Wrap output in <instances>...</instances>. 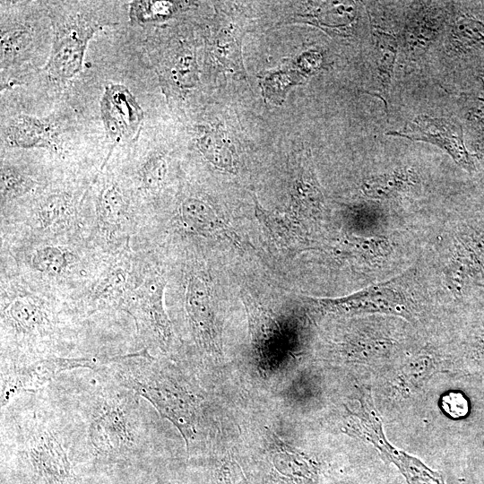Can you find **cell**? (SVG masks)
I'll use <instances>...</instances> for the list:
<instances>
[{
  "label": "cell",
  "instance_id": "26",
  "mask_svg": "<svg viewBox=\"0 0 484 484\" xmlns=\"http://www.w3.org/2000/svg\"><path fill=\"white\" fill-rule=\"evenodd\" d=\"M467 119L476 156L484 160V106L471 108Z\"/></svg>",
  "mask_w": 484,
  "mask_h": 484
},
{
  "label": "cell",
  "instance_id": "12",
  "mask_svg": "<svg viewBox=\"0 0 484 484\" xmlns=\"http://www.w3.org/2000/svg\"><path fill=\"white\" fill-rule=\"evenodd\" d=\"M179 214L183 223L197 234L228 238L236 245L238 244L234 231L206 201L188 197L182 202Z\"/></svg>",
  "mask_w": 484,
  "mask_h": 484
},
{
  "label": "cell",
  "instance_id": "9",
  "mask_svg": "<svg viewBox=\"0 0 484 484\" xmlns=\"http://www.w3.org/2000/svg\"><path fill=\"white\" fill-rule=\"evenodd\" d=\"M313 302L322 312L339 315L384 313L407 316L410 314L408 300L394 282L369 287L346 297L313 299Z\"/></svg>",
  "mask_w": 484,
  "mask_h": 484
},
{
  "label": "cell",
  "instance_id": "11",
  "mask_svg": "<svg viewBox=\"0 0 484 484\" xmlns=\"http://www.w3.org/2000/svg\"><path fill=\"white\" fill-rule=\"evenodd\" d=\"M57 134L49 119L28 115L12 117L3 133L5 144L17 148L51 147L56 144Z\"/></svg>",
  "mask_w": 484,
  "mask_h": 484
},
{
  "label": "cell",
  "instance_id": "28",
  "mask_svg": "<svg viewBox=\"0 0 484 484\" xmlns=\"http://www.w3.org/2000/svg\"><path fill=\"white\" fill-rule=\"evenodd\" d=\"M443 408L453 417L463 416L467 411V402L460 393H452L443 398Z\"/></svg>",
  "mask_w": 484,
  "mask_h": 484
},
{
  "label": "cell",
  "instance_id": "14",
  "mask_svg": "<svg viewBox=\"0 0 484 484\" xmlns=\"http://www.w3.org/2000/svg\"><path fill=\"white\" fill-rule=\"evenodd\" d=\"M396 39L386 32H375V84L370 93L381 98L385 103L388 97L389 86L393 65L397 55Z\"/></svg>",
  "mask_w": 484,
  "mask_h": 484
},
{
  "label": "cell",
  "instance_id": "24",
  "mask_svg": "<svg viewBox=\"0 0 484 484\" xmlns=\"http://www.w3.org/2000/svg\"><path fill=\"white\" fill-rule=\"evenodd\" d=\"M31 34L26 28L18 27L9 30L2 29L1 32V60L4 61L16 56L29 45Z\"/></svg>",
  "mask_w": 484,
  "mask_h": 484
},
{
  "label": "cell",
  "instance_id": "13",
  "mask_svg": "<svg viewBox=\"0 0 484 484\" xmlns=\"http://www.w3.org/2000/svg\"><path fill=\"white\" fill-rule=\"evenodd\" d=\"M130 268L129 260L125 256L110 264L91 294L89 312L124 305L123 298L130 282Z\"/></svg>",
  "mask_w": 484,
  "mask_h": 484
},
{
  "label": "cell",
  "instance_id": "19",
  "mask_svg": "<svg viewBox=\"0 0 484 484\" xmlns=\"http://www.w3.org/2000/svg\"><path fill=\"white\" fill-rule=\"evenodd\" d=\"M197 147L206 160L215 167L234 172L236 161L234 151L218 134L207 132L197 139Z\"/></svg>",
  "mask_w": 484,
  "mask_h": 484
},
{
  "label": "cell",
  "instance_id": "22",
  "mask_svg": "<svg viewBox=\"0 0 484 484\" xmlns=\"http://www.w3.org/2000/svg\"><path fill=\"white\" fill-rule=\"evenodd\" d=\"M35 186V181L19 169L11 165L1 167L2 202L22 196Z\"/></svg>",
  "mask_w": 484,
  "mask_h": 484
},
{
  "label": "cell",
  "instance_id": "6",
  "mask_svg": "<svg viewBox=\"0 0 484 484\" xmlns=\"http://www.w3.org/2000/svg\"><path fill=\"white\" fill-rule=\"evenodd\" d=\"M166 281L160 276L147 280L140 293L125 307L134 318L139 334L145 341L169 352L173 344L172 325L164 307ZM149 350V347H148Z\"/></svg>",
  "mask_w": 484,
  "mask_h": 484
},
{
  "label": "cell",
  "instance_id": "17",
  "mask_svg": "<svg viewBox=\"0 0 484 484\" xmlns=\"http://www.w3.org/2000/svg\"><path fill=\"white\" fill-rule=\"evenodd\" d=\"M255 212L259 220L279 245L290 247L305 241L299 229L289 219L263 208L259 203L255 205Z\"/></svg>",
  "mask_w": 484,
  "mask_h": 484
},
{
  "label": "cell",
  "instance_id": "15",
  "mask_svg": "<svg viewBox=\"0 0 484 484\" xmlns=\"http://www.w3.org/2000/svg\"><path fill=\"white\" fill-rule=\"evenodd\" d=\"M128 203L125 192L116 183H108L97 197V215L101 227L112 231L125 220Z\"/></svg>",
  "mask_w": 484,
  "mask_h": 484
},
{
  "label": "cell",
  "instance_id": "20",
  "mask_svg": "<svg viewBox=\"0 0 484 484\" xmlns=\"http://www.w3.org/2000/svg\"><path fill=\"white\" fill-rule=\"evenodd\" d=\"M293 202L303 213L315 215L321 212L323 195L310 170H304L292 187Z\"/></svg>",
  "mask_w": 484,
  "mask_h": 484
},
{
  "label": "cell",
  "instance_id": "4",
  "mask_svg": "<svg viewBox=\"0 0 484 484\" xmlns=\"http://www.w3.org/2000/svg\"><path fill=\"white\" fill-rule=\"evenodd\" d=\"M360 404L359 411L350 417L347 424L350 433L371 443L399 469L409 484H445L438 472L388 442L370 393L363 395Z\"/></svg>",
  "mask_w": 484,
  "mask_h": 484
},
{
  "label": "cell",
  "instance_id": "21",
  "mask_svg": "<svg viewBox=\"0 0 484 484\" xmlns=\"http://www.w3.org/2000/svg\"><path fill=\"white\" fill-rule=\"evenodd\" d=\"M74 261V256L67 249L56 246L37 248L31 258L32 267L38 272L56 276L61 275Z\"/></svg>",
  "mask_w": 484,
  "mask_h": 484
},
{
  "label": "cell",
  "instance_id": "2",
  "mask_svg": "<svg viewBox=\"0 0 484 484\" xmlns=\"http://www.w3.org/2000/svg\"><path fill=\"white\" fill-rule=\"evenodd\" d=\"M102 367L171 422L188 450L199 445L203 430V398L181 370L146 349L109 356Z\"/></svg>",
  "mask_w": 484,
  "mask_h": 484
},
{
  "label": "cell",
  "instance_id": "18",
  "mask_svg": "<svg viewBox=\"0 0 484 484\" xmlns=\"http://www.w3.org/2000/svg\"><path fill=\"white\" fill-rule=\"evenodd\" d=\"M412 183L409 172L394 170L366 178L361 192L369 198L385 199L406 190Z\"/></svg>",
  "mask_w": 484,
  "mask_h": 484
},
{
  "label": "cell",
  "instance_id": "7",
  "mask_svg": "<svg viewBox=\"0 0 484 484\" xmlns=\"http://www.w3.org/2000/svg\"><path fill=\"white\" fill-rule=\"evenodd\" d=\"M193 338L204 354L215 359L221 355V340L209 283L202 273L189 276L185 302Z\"/></svg>",
  "mask_w": 484,
  "mask_h": 484
},
{
  "label": "cell",
  "instance_id": "1",
  "mask_svg": "<svg viewBox=\"0 0 484 484\" xmlns=\"http://www.w3.org/2000/svg\"><path fill=\"white\" fill-rule=\"evenodd\" d=\"M45 389L68 435L73 460L100 465L128 462L152 445L143 398L102 365L65 371Z\"/></svg>",
  "mask_w": 484,
  "mask_h": 484
},
{
  "label": "cell",
  "instance_id": "8",
  "mask_svg": "<svg viewBox=\"0 0 484 484\" xmlns=\"http://www.w3.org/2000/svg\"><path fill=\"white\" fill-rule=\"evenodd\" d=\"M387 134L435 144L448 153L463 169L472 172L475 164L464 143L463 129L454 118L420 115L409 121L400 131Z\"/></svg>",
  "mask_w": 484,
  "mask_h": 484
},
{
  "label": "cell",
  "instance_id": "3",
  "mask_svg": "<svg viewBox=\"0 0 484 484\" xmlns=\"http://www.w3.org/2000/svg\"><path fill=\"white\" fill-rule=\"evenodd\" d=\"M108 356L41 358L17 363H1L0 402L4 408L15 396L36 392L65 371L97 369Z\"/></svg>",
  "mask_w": 484,
  "mask_h": 484
},
{
  "label": "cell",
  "instance_id": "23",
  "mask_svg": "<svg viewBox=\"0 0 484 484\" xmlns=\"http://www.w3.org/2000/svg\"><path fill=\"white\" fill-rule=\"evenodd\" d=\"M168 161L161 153L149 156L139 171L141 186L147 191L154 192L163 186L168 174Z\"/></svg>",
  "mask_w": 484,
  "mask_h": 484
},
{
  "label": "cell",
  "instance_id": "27",
  "mask_svg": "<svg viewBox=\"0 0 484 484\" xmlns=\"http://www.w3.org/2000/svg\"><path fill=\"white\" fill-rule=\"evenodd\" d=\"M173 74L180 86H192L195 75L194 60L190 56H182L176 64Z\"/></svg>",
  "mask_w": 484,
  "mask_h": 484
},
{
  "label": "cell",
  "instance_id": "16",
  "mask_svg": "<svg viewBox=\"0 0 484 484\" xmlns=\"http://www.w3.org/2000/svg\"><path fill=\"white\" fill-rule=\"evenodd\" d=\"M74 198L65 192L49 194L41 198L36 209L37 219L43 228L60 225L73 211Z\"/></svg>",
  "mask_w": 484,
  "mask_h": 484
},
{
  "label": "cell",
  "instance_id": "5",
  "mask_svg": "<svg viewBox=\"0 0 484 484\" xmlns=\"http://www.w3.org/2000/svg\"><path fill=\"white\" fill-rule=\"evenodd\" d=\"M99 24L89 18L73 15L63 18L55 25L52 50L45 67L54 81L65 82L82 67L88 41Z\"/></svg>",
  "mask_w": 484,
  "mask_h": 484
},
{
  "label": "cell",
  "instance_id": "25",
  "mask_svg": "<svg viewBox=\"0 0 484 484\" xmlns=\"http://www.w3.org/2000/svg\"><path fill=\"white\" fill-rule=\"evenodd\" d=\"M171 3L137 1L132 3L131 17L137 21H149L169 13Z\"/></svg>",
  "mask_w": 484,
  "mask_h": 484
},
{
  "label": "cell",
  "instance_id": "10",
  "mask_svg": "<svg viewBox=\"0 0 484 484\" xmlns=\"http://www.w3.org/2000/svg\"><path fill=\"white\" fill-rule=\"evenodd\" d=\"M100 112L105 130L116 143L133 138L143 118V109L135 97L121 84L106 86Z\"/></svg>",
  "mask_w": 484,
  "mask_h": 484
}]
</instances>
